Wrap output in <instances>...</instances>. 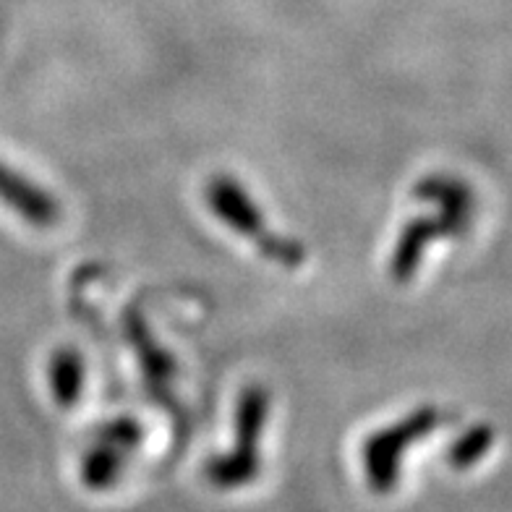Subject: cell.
Returning a JSON list of instances; mask_svg holds the SVG:
<instances>
[{"label": "cell", "instance_id": "obj_1", "mask_svg": "<svg viewBox=\"0 0 512 512\" xmlns=\"http://www.w3.org/2000/svg\"><path fill=\"white\" fill-rule=\"evenodd\" d=\"M204 202L225 228L254 243L267 262L285 267V270H298L306 262L304 243L272 230L264 220L262 207L256 204L254 196L246 191L238 178L228 176V173H217L209 178L207 189H204Z\"/></svg>", "mask_w": 512, "mask_h": 512}, {"label": "cell", "instance_id": "obj_2", "mask_svg": "<svg viewBox=\"0 0 512 512\" xmlns=\"http://www.w3.org/2000/svg\"><path fill=\"white\" fill-rule=\"evenodd\" d=\"M270 416V392L264 384L243 387L236 403V445L233 450L215 455L204 463V479L220 492H236L254 484L262 473V445L264 426Z\"/></svg>", "mask_w": 512, "mask_h": 512}, {"label": "cell", "instance_id": "obj_3", "mask_svg": "<svg viewBox=\"0 0 512 512\" xmlns=\"http://www.w3.org/2000/svg\"><path fill=\"white\" fill-rule=\"evenodd\" d=\"M439 426L437 405H418L403 418L392 421L379 432L369 434L361 447V460H364L366 484L374 494L387 497L400 486L403 476V460L416 442L434 432Z\"/></svg>", "mask_w": 512, "mask_h": 512}, {"label": "cell", "instance_id": "obj_4", "mask_svg": "<svg viewBox=\"0 0 512 512\" xmlns=\"http://www.w3.org/2000/svg\"><path fill=\"white\" fill-rule=\"evenodd\" d=\"M413 199L437 207V220L445 228L447 238H463L476 217L473 189L458 176L432 173L413 186Z\"/></svg>", "mask_w": 512, "mask_h": 512}, {"label": "cell", "instance_id": "obj_5", "mask_svg": "<svg viewBox=\"0 0 512 512\" xmlns=\"http://www.w3.org/2000/svg\"><path fill=\"white\" fill-rule=\"evenodd\" d=\"M0 202L14 209L32 228H55L61 223L63 212L58 199L6 162H0Z\"/></svg>", "mask_w": 512, "mask_h": 512}, {"label": "cell", "instance_id": "obj_6", "mask_svg": "<svg viewBox=\"0 0 512 512\" xmlns=\"http://www.w3.org/2000/svg\"><path fill=\"white\" fill-rule=\"evenodd\" d=\"M445 236V228L434 217H413L411 223L400 230L398 241H395V249L390 256V277L392 283L408 285L416 277L418 267L424 264V256L429 251V246L437 241H442Z\"/></svg>", "mask_w": 512, "mask_h": 512}, {"label": "cell", "instance_id": "obj_7", "mask_svg": "<svg viewBox=\"0 0 512 512\" xmlns=\"http://www.w3.org/2000/svg\"><path fill=\"white\" fill-rule=\"evenodd\" d=\"M128 458L131 455H126L118 447L92 439V447L81 455L79 463V479L84 489H89V492H110V489H115L118 481L123 479V473H126Z\"/></svg>", "mask_w": 512, "mask_h": 512}, {"label": "cell", "instance_id": "obj_8", "mask_svg": "<svg viewBox=\"0 0 512 512\" xmlns=\"http://www.w3.org/2000/svg\"><path fill=\"white\" fill-rule=\"evenodd\" d=\"M48 377H50V392H53L58 408H76L84 392V377H87V364L76 348L63 345L50 356L48 364Z\"/></svg>", "mask_w": 512, "mask_h": 512}, {"label": "cell", "instance_id": "obj_9", "mask_svg": "<svg viewBox=\"0 0 512 512\" xmlns=\"http://www.w3.org/2000/svg\"><path fill=\"white\" fill-rule=\"evenodd\" d=\"M126 324L128 330H131L136 353H139V364H142L144 377H147V387H152V390H165L173 382V361L165 356V351L157 348V343L147 332L139 314H126Z\"/></svg>", "mask_w": 512, "mask_h": 512}, {"label": "cell", "instance_id": "obj_10", "mask_svg": "<svg viewBox=\"0 0 512 512\" xmlns=\"http://www.w3.org/2000/svg\"><path fill=\"white\" fill-rule=\"evenodd\" d=\"M494 445V429L489 424H473L465 429L447 450V463L455 471H468L473 465L484 460Z\"/></svg>", "mask_w": 512, "mask_h": 512}, {"label": "cell", "instance_id": "obj_11", "mask_svg": "<svg viewBox=\"0 0 512 512\" xmlns=\"http://www.w3.org/2000/svg\"><path fill=\"white\" fill-rule=\"evenodd\" d=\"M95 439L100 442H108V445L118 447L123 450L126 455H134L144 442V429L142 424L131 416H118V418H110L105 424L100 426L95 432Z\"/></svg>", "mask_w": 512, "mask_h": 512}]
</instances>
